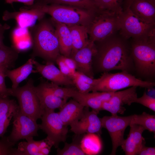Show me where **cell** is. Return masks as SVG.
Masks as SVG:
<instances>
[{
  "label": "cell",
  "instance_id": "ab89813d",
  "mask_svg": "<svg viewBox=\"0 0 155 155\" xmlns=\"http://www.w3.org/2000/svg\"><path fill=\"white\" fill-rule=\"evenodd\" d=\"M13 99L7 97L0 96V119L8 112L16 102Z\"/></svg>",
  "mask_w": 155,
  "mask_h": 155
},
{
  "label": "cell",
  "instance_id": "f546056e",
  "mask_svg": "<svg viewBox=\"0 0 155 155\" xmlns=\"http://www.w3.org/2000/svg\"><path fill=\"white\" fill-rule=\"evenodd\" d=\"M131 124H135L143 127L145 130L155 133V116L143 112L140 115H133Z\"/></svg>",
  "mask_w": 155,
  "mask_h": 155
},
{
  "label": "cell",
  "instance_id": "cb8c5ba5",
  "mask_svg": "<svg viewBox=\"0 0 155 155\" xmlns=\"http://www.w3.org/2000/svg\"><path fill=\"white\" fill-rule=\"evenodd\" d=\"M11 38L13 47L18 52L26 50L32 46V38L28 28L18 26L12 32Z\"/></svg>",
  "mask_w": 155,
  "mask_h": 155
},
{
  "label": "cell",
  "instance_id": "5b68a950",
  "mask_svg": "<svg viewBox=\"0 0 155 155\" xmlns=\"http://www.w3.org/2000/svg\"><path fill=\"white\" fill-rule=\"evenodd\" d=\"M155 86L154 82L141 80L127 72L122 71L113 73L106 72L102 73L99 82L92 92H114L128 87L136 86L151 89Z\"/></svg>",
  "mask_w": 155,
  "mask_h": 155
},
{
  "label": "cell",
  "instance_id": "8992f818",
  "mask_svg": "<svg viewBox=\"0 0 155 155\" xmlns=\"http://www.w3.org/2000/svg\"><path fill=\"white\" fill-rule=\"evenodd\" d=\"M87 27L90 40L94 42L102 40L119 30V15L99 9Z\"/></svg>",
  "mask_w": 155,
  "mask_h": 155
},
{
  "label": "cell",
  "instance_id": "d4e9b609",
  "mask_svg": "<svg viewBox=\"0 0 155 155\" xmlns=\"http://www.w3.org/2000/svg\"><path fill=\"white\" fill-rule=\"evenodd\" d=\"M80 146L82 151L87 155H96L101 152L102 142L100 135L94 133L85 134L81 140Z\"/></svg>",
  "mask_w": 155,
  "mask_h": 155
},
{
  "label": "cell",
  "instance_id": "d590c367",
  "mask_svg": "<svg viewBox=\"0 0 155 155\" xmlns=\"http://www.w3.org/2000/svg\"><path fill=\"white\" fill-rule=\"evenodd\" d=\"M75 72L71 78L77 90L82 93H87L92 91L93 86L83 81L76 74Z\"/></svg>",
  "mask_w": 155,
  "mask_h": 155
},
{
  "label": "cell",
  "instance_id": "f35d334b",
  "mask_svg": "<svg viewBox=\"0 0 155 155\" xmlns=\"http://www.w3.org/2000/svg\"><path fill=\"white\" fill-rule=\"evenodd\" d=\"M135 103L140 104L155 111V98L147 94L146 92L141 97L137 98Z\"/></svg>",
  "mask_w": 155,
  "mask_h": 155
},
{
  "label": "cell",
  "instance_id": "277c9868",
  "mask_svg": "<svg viewBox=\"0 0 155 155\" xmlns=\"http://www.w3.org/2000/svg\"><path fill=\"white\" fill-rule=\"evenodd\" d=\"M26 9L36 8L51 16L53 20L66 25L89 24L95 12L76 7L58 4L36 5L26 7Z\"/></svg>",
  "mask_w": 155,
  "mask_h": 155
},
{
  "label": "cell",
  "instance_id": "d6a6232c",
  "mask_svg": "<svg viewBox=\"0 0 155 155\" xmlns=\"http://www.w3.org/2000/svg\"><path fill=\"white\" fill-rule=\"evenodd\" d=\"M19 109L18 105L16 102L6 114L0 119V137L4 136L11 119Z\"/></svg>",
  "mask_w": 155,
  "mask_h": 155
},
{
  "label": "cell",
  "instance_id": "bcb514c9",
  "mask_svg": "<svg viewBox=\"0 0 155 155\" xmlns=\"http://www.w3.org/2000/svg\"><path fill=\"white\" fill-rule=\"evenodd\" d=\"M133 0H124L122 8L123 11L129 9L131 3Z\"/></svg>",
  "mask_w": 155,
  "mask_h": 155
},
{
  "label": "cell",
  "instance_id": "1f68e13d",
  "mask_svg": "<svg viewBox=\"0 0 155 155\" xmlns=\"http://www.w3.org/2000/svg\"><path fill=\"white\" fill-rule=\"evenodd\" d=\"M45 86L56 96L67 101L71 98L72 93L75 88L73 87H63L47 82H42Z\"/></svg>",
  "mask_w": 155,
  "mask_h": 155
},
{
  "label": "cell",
  "instance_id": "484cf974",
  "mask_svg": "<svg viewBox=\"0 0 155 155\" xmlns=\"http://www.w3.org/2000/svg\"><path fill=\"white\" fill-rule=\"evenodd\" d=\"M36 5L58 4L74 6L92 11L98 9L92 0H35Z\"/></svg>",
  "mask_w": 155,
  "mask_h": 155
},
{
  "label": "cell",
  "instance_id": "5bb4252c",
  "mask_svg": "<svg viewBox=\"0 0 155 155\" xmlns=\"http://www.w3.org/2000/svg\"><path fill=\"white\" fill-rule=\"evenodd\" d=\"M96 51L94 42L89 39L85 46L73 54L70 57L75 62L76 71L94 78L92 61Z\"/></svg>",
  "mask_w": 155,
  "mask_h": 155
},
{
  "label": "cell",
  "instance_id": "b9f144b4",
  "mask_svg": "<svg viewBox=\"0 0 155 155\" xmlns=\"http://www.w3.org/2000/svg\"><path fill=\"white\" fill-rule=\"evenodd\" d=\"M136 155H155V147H146L144 145L137 152Z\"/></svg>",
  "mask_w": 155,
  "mask_h": 155
},
{
  "label": "cell",
  "instance_id": "9c48e42d",
  "mask_svg": "<svg viewBox=\"0 0 155 155\" xmlns=\"http://www.w3.org/2000/svg\"><path fill=\"white\" fill-rule=\"evenodd\" d=\"M40 119V129L47 135L46 139L52 146L57 149L60 144L65 142L68 129L55 111H44Z\"/></svg>",
  "mask_w": 155,
  "mask_h": 155
},
{
  "label": "cell",
  "instance_id": "ac0fdd59",
  "mask_svg": "<svg viewBox=\"0 0 155 155\" xmlns=\"http://www.w3.org/2000/svg\"><path fill=\"white\" fill-rule=\"evenodd\" d=\"M34 90L44 112L59 109L67 102L55 96L45 86L42 82L38 86H35Z\"/></svg>",
  "mask_w": 155,
  "mask_h": 155
},
{
  "label": "cell",
  "instance_id": "74e56055",
  "mask_svg": "<svg viewBox=\"0 0 155 155\" xmlns=\"http://www.w3.org/2000/svg\"><path fill=\"white\" fill-rule=\"evenodd\" d=\"M9 69L4 66H0V96H10V88H7L5 84V78L6 70Z\"/></svg>",
  "mask_w": 155,
  "mask_h": 155
},
{
  "label": "cell",
  "instance_id": "7dc6e473",
  "mask_svg": "<svg viewBox=\"0 0 155 155\" xmlns=\"http://www.w3.org/2000/svg\"><path fill=\"white\" fill-rule=\"evenodd\" d=\"M149 3L155 6V0H147Z\"/></svg>",
  "mask_w": 155,
  "mask_h": 155
},
{
  "label": "cell",
  "instance_id": "8fae6325",
  "mask_svg": "<svg viewBox=\"0 0 155 155\" xmlns=\"http://www.w3.org/2000/svg\"><path fill=\"white\" fill-rule=\"evenodd\" d=\"M13 127L9 135V142L15 145L19 140L38 136L40 124L30 117L18 111L13 117Z\"/></svg>",
  "mask_w": 155,
  "mask_h": 155
},
{
  "label": "cell",
  "instance_id": "4fadbf2b",
  "mask_svg": "<svg viewBox=\"0 0 155 155\" xmlns=\"http://www.w3.org/2000/svg\"><path fill=\"white\" fill-rule=\"evenodd\" d=\"M137 87L132 86L122 91L114 92L108 100L103 103L102 110L108 111L111 115L123 114L126 110L123 105H130L135 103L137 98Z\"/></svg>",
  "mask_w": 155,
  "mask_h": 155
},
{
  "label": "cell",
  "instance_id": "7c38bea8",
  "mask_svg": "<svg viewBox=\"0 0 155 155\" xmlns=\"http://www.w3.org/2000/svg\"><path fill=\"white\" fill-rule=\"evenodd\" d=\"M98 114L93 110L90 111L89 108L85 107L81 116L69 125L71 131L76 135L94 133L100 136L102 127Z\"/></svg>",
  "mask_w": 155,
  "mask_h": 155
},
{
  "label": "cell",
  "instance_id": "ee69618b",
  "mask_svg": "<svg viewBox=\"0 0 155 155\" xmlns=\"http://www.w3.org/2000/svg\"><path fill=\"white\" fill-rule=\"evenodd\" d=\"M10 28V26L7 24L2 25L0 24V46H2L5 45L3 42V34L5 31L9 29Z\"/></svg>",
  "mask_w": 155,
  "mask_h": 155
},
{
  "label": "cell",
  "instance_id": "3957f363",
  "mask_svg": "<svg viewBox=\"0 0 155 155\" xmlns=\"http://www.w3.org/2000/svg\"><path fill=\"white\" fill-rule=\"evenodd\" d=\"M135 71L140 76L151 79L155 75V36L130 39Z\"/></svg>",
  "mask_w": 155,
  "mask_h": 155
},
{
  "label": "cell",
  "instance_id": "d6986e66",
  "mask_svg": "<svg viewBox=\"0 0 155 155\" xmlns=\"http://www.w3.org/2000/svg\"><path fill=\"white\" fill-rule=\"evenodd\" d=\"M129 9L141 21L147 24H155V6L147 0H133Z\"/></svg>",
  "mask_w": 155,
  "mask_h": 155
},
{
  "label": "cell",
  "instance_id": "52a82bcc",
  "mask_svg": "<svg viewBox=\"0 0 155 155\" xmlns=\"http://www.w3.org/2000/svg\"><path fill=\"white\" fill-rule=\"evenodd\" d=\"M34 87L33 80L30 78L23 86L14 89L10 88V96L18 99L19 109L22 113L37 121L41 118L44 111L41 107Z\"/></svg>",
  "mask_w": 155,
  "mask_h": 155
},
{
  "label": "cell",
  "instance_id": "4316f807",
  "mask_svg": "<svg viewBox=\"0 0 155 155\" xmlns=\"http://www.w3.org/2000/svg\"><path fill=\"white\" fill-rule=\"evenodd\" d=\"M26 140V142L19 143L15 155H41L38 141L35 140L33 137Z\"/></svg>",
  "mask_w": 155,
  "mask_h": 155
},
{
  "label": "cell",
  "instance_id": "9a60e30c",
  "mask_svg": "<svg viewBox=\"0 0 155 155\" xmlns=\"http://www.w3.org/2000/svg\"><path fill=\"white\" fill-rule=\"evenodd\" d=\"M18 11L10 12L5 11L3 16V20H15L18 26L22 28H30L38 21L44 18L46 14L41 10L36 8L24 9L22 7Z\"/></svg>",
  "mask_w": 155,
  "mask_h": 155
},
{
  "label": "cell",
  "instance_id": "8d00e7d4",
  "mask_svg": "<svg viewBox=\"0 0 155 155\" xmlns=\"http://www.w3.org/2000/svg\"><path fill=\"white\" fill-rule=\"evenodd\" d=\"M10 142L7 137L4 136L0 139V155H15L16 148Z\"/></svg>",
  "mask_w": 155,
  "mask_h": 155
},
{
  "label": "cell",
  "instance_id": "83f0119b",
  "mask_svg": "<svg viewBox=\"0 0 155 155\" xmlns=\"http://www.w3.org/2000/svg\"><path fill=\"white\" fill-rule=\"evenodd\" d=\"M19 52L13 47L0 46V66L9 69L13 66L18 57Z\"/></svg>",
  "mask_w": 155,
  "mask_h": 155
},
{
  "label": "cell",
  "instance_id": "2e32d148",
  "mask_svg": "<svg viewBox=\"0 0 155 155\" xmlns=\"http://www.w3.org/2000/svg\"><path fill=\"white\" fill-rule=\"evenodd\" d=\"M54 64L52 62H46L45 64H42L34 59L33 60L36 72L39 73L51 82L59 86L66 87L74 86L71 79L64 75Z\"/></svg>",
  "mask_w": 155,
  "mask_h": 155
},
{
  "label": "cell",
  "instance_id": "44dd1931",
  "mask_svg": "<svg viewBox=\"0 0 155 155\" xmlns=\"http://www.w3.org/2000/svg\"><path fill=\"white\" fill-rule=\"evenodd\" d=\"M58 37L60 53L70 57L72 49V40L69 29L66 24L56 22L51 18Z\"/></svg>",
  "mask_w": 155,
  "mask_h": 155
},
{
  "label": "cell",
  "instance_id": "4dcf8cb0",
  "mask_svg": "<svg viewBox=\"0 0 155 155\" xmlns=\"http://www.w3.org/2000/svg\"><path fill=\"white\" fill-rule=\"evenodd\" d=\"M99 10L108 11L119 15L123 11L124 0H92Z\"/></svg>",
  "mask_w": 155,
  "mask_h": 155
},
{
  "label": "cell",
  "instance_id": "603a6c76",
  "mask_svg": "<svg viewBox=\"0 0 155 155\" xmlns=\"http://www.w3.org/2000/svg\"><path fill=\"white\" fill-rule=\"evenodd\" d=\"M67 25L69 29L72 40V49L70 57L77 51L85 46L89 39L86 26L79 25Z\"/></svg>",
  "mask_w": 155,
  "mask_h": 155
},
{
  "label": "cell",
  "instance_id": "f1b7e54d",
  "mask_svg": "<svg viewBox=\"0 0 155 155\" xmlns=\"http://www.w3.org/2000/svg\"><path fill=\"white\" fill-rule=\"evenodd\" d=\"M81 135L75 134V137L71 143L65 142L64 146L62 149L59 148L57 149V155H85L80 146Z\"/></svg>",
  "mask_w": 155,
  "mask_h": 155
},
{
  "label": "cell",
  "instance_id": "6da1fadb",
  "mask_svg": "<svg viewBox=\"0 0 155 155\" xmlns=\"http://www.w3.org/2000/svg\"><path fill=\"white\" fill-rule=\"evenodd\" d=\"M94 42L96 48L92 61L94 74L116 70L131 74L135 71L130 39L123 37L119 30Z\"/></svg>",
  "mask_w": 155,
  "mask_h": 155
},
{
  "label": "cell",
  "instance_id": "ba28073f",
  "mask_svg": "<svg viewBox=\"0 0 155 155\" xmlns=\"http://www.w3.org/2000/svg\"><path fill=\"white\" fill-rule=\"evenodd\" d=\"M120 33L129 39H142L155 36V24H148L139 20L129 9L119 15Z\"/></svg>",
  "mask_w": 155,
  "mask_h": 155
},
{
  "label": "cell",
  "instance_id": "30bf717a",
  "mask_svg": "<svg viewBox=\"0 0 155 155\" xmlns=\"http://www.w3.org/2000/svg\"><path fill=\"white\" fill-rule=\"evenodd\" d=\"M133 115L121 117L116 115L104 116L100 118L102 128L108 132L112 143L111 155H115L118 148L123 141L124 134L126 128L131 123Z\"/></svg>",
  "mask_w": 155,
  "mask_h": 155
},
{
  "label": "cell",
  "instance_id": "ffe728a7",
  "mask_svg": "<svg viewBox=\"0 0 155 155\" xmlns=\"http://www.w3.org/2000/svg\"><path fill=\"white\" fill-rule=\"evenodd\" d=\"M84 107L76 100L71 99L59 108L58 113L64 124L68 126L81 116Z\"/></svg>",
  "mask_w": 155,
  "mask_h": 155
},
{
  "label": "cell",
  "instance_id": "e575fe53",
  "mask_svg": "<svg viewBox=\"0 0 155 155\" xmlns=\"http://www.w3.org/2000/svg\"><path fill=\"white\" fill-rule=\"evenodd\" d=\"M129 126L132 131L133 138L138 151L145 145V139L142 136V133L145 130L142 126L135 124H131Z\"/></svg>",
  "mask_w": 155,
  "mask_h": 155
},
{
  "label": "cell",
  "instance_id": "60d3db41",
  "mask_svg": "<svg viewBox=\"0 0 155 155\" xmlns=\"http://www.w3.org/2000/svg\"><path fill=\"white\" fill-rule=\"evenodd\" d=\"M55 63L58 66L61 71L65 75L71 78L73 73L66 65L63 59V55L60 54L57 58Z\"/></svg>",
  "mask_w": 155,
  "mask_h": 155
},
{
  "label": "cell",
  "instance_id": "7bdbcfd3",
  "mask_svg": "<svg viewBox=\"0 0 155 155\" xmlns=\"http://www.w3.org/2000/svg\"><path fill=\"white\" fill-rule=\"evenodd\" d=\"M63 59L65 63L72 73L76 71V65L75 62L72 58L63 55Z\"/></svg>",
  "mask_w": 155,
  "mask_h": 155
},
{
  "label": "cell",
  "instance_id": "7a4b0ae2",
  "mask_svg": "<svg viewBox=\"0 0 155 155\" xmlns=\"http://www.w3.org/2000/svg\"><path fill=\"white\" fill-rule=\"evenodd\" d=\"M32 41V55L38 56L46 62L55 63L61 54L55 30L51 19L44 18L30 31Z\"/></svg>",
  "mask_w": 155,
  "mask_h": 155
},
{
  "label": "cell",
  "instance_id": "7402d4cb",
  "mask_svg": "<svg viewBox=\"0 0 155 155\" xmlns=\"http://www.w3.org/2000/svg\"><path fill=\"white\" fill-rule=\"evenodd\" d=\"M33 58L29 59L21 66L14 69H7L5 73L6 77L11 80L12 89H16L18 87L19 84L26 79L29 75L33 72L34 67Z\"/></svg>",
  "mask_w": 155,
  "mask_h": 155
},
{
  "label": "cell",
  "instance_id": "836d02e7",
  "mask_svg": "<svg viewBox=\"0 0 155 155\" xmlns=\"http://www.w3.org/2000/svg\"><path fill=\"white\" fill-rule=\"evenodd\" d=\"M120 146L125 155H136L138 148L133 138L132 131L130 129L127 138L124 140Z\"/></svg>",
  "mask_w": 155,
  "mask_h": 155
},
{
  "label": "cell",
  "instance_id": "f6af8a7d",
  "mask_svg": "<svg viewBox=\"0 0 155 155\" xmlns=\"http://www.w3.org/2000/svg\"><path fill=\"white\" fill-rule=\"evenodd\" d=\"M35 0H5L6 3L11 4L14 2H18L22 3L27 6L32 5Z\"/></svg>",
  "mask_w": 155,
  "mask_h": 155
},
{
  "label": "cell",
  "instance_id": "e0dca14e",
  "mask_svg": "<svg viewBox=\"0 0 155 155\" xmlns=\"http://www.w3.org/2000/svg\"><path fill=\"white\" fill-rule=\"evenodd\" d=\"M114 92H94L82 93L75 88L72 92L71 98L84 107L90 108L98 113L102 110L103 103L108 100Z\"/></svg>",
  "mask_w": 155,
  "mask_h": 155
}]
</instances>
